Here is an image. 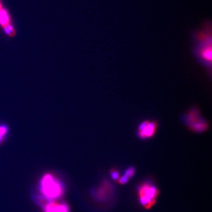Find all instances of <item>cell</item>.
<instances>
[{"instance_id":"6da1fadb","label":"cell","mask_w":212,"mask_h":212,"mask_svg":"<svg viewBox=\"0 0 212 212\" xmlns=\"http://www.w3.org/2000/svg\"><path fill=\"white\" fill-rule=\"evenodd\" d=\"M192 39L194 43L193 52L197 60L211 68L212 61V25L205 22L202 28L194 31Z\"/></svg>"},{"instance_id":"7a4b0ae2","label":"cell","mask_w":212,"mask_h":212,"mask_svg":"<svg viewBox=\"0 0 212 212\" xmlns=\"http://www.w3.org/2000/svg\"><path fill=\"white\" fill-rule=\"evenodd\" d=\"M40 190L43 196L48 200L60 197L63 193L61 183L50 174H46L40 182Z\"/></svg>"},{"instance_id":"3957f363","label":"cell","mask_w":212,"mask_h":212,"mask_svg":"<svg viewBox=\"0 0 212 212\" xmlns=\"http://www.w3.org/2000/svg\"><path fill=\"white\" fill-rule=\"evenodd\" d=\"M138 194L140 202L142 206L145 209H149L155 204L159 192L153 184L145 183L138 188Z\"/></svg>"},{"instance_id":"277c9868","label":"cell","mask_w":212,"mask_h":212,"mask_svg":"<svg viewBox=\"0 0 212 212\" xmlns=\"http://www.w3.org/2000/svg\"><path fill=\"white\" fill-rule=\"evenodd\" d=\"M158 128L156 121L145 120L142 121L137 127L136 135L141 140H148L154 137Z\"/></svg>"},{"instance_id":"5b68a950","label":"cell","mask_w":212,"mask_h":212,"mask_svg":"<svg viewBox=\"0 0 212 212\" xmlns=\"http://www.w3.org/2000/svg\"><path fill=\"white\" fill-rule=\"evenodd\" d=\"M202 117H203L199 110L197 107H193L183 115L182 119L184 123L187 126H189L200 119Z\"/></svg>"},{"instance_id":"8992f818","label":"cell","mask_w":212,"mask_h":212,"mask_svg":"<svg viewBox=\"0 0 212 212\" xmlns=\"http://www.w3.org/2000/svg\"><path fill=\"white\" fill-rule=\"evenodd\" d=\"M187 127L194 133H202L207 130L209 128V123L206 119L202 117L197 121L187 126Z\"/></svg>"},{"instance_id":"52a82bcc","label":"cell","mask_w":212,"mask_h":212,"mask_svg":"<svg viewBox=\"0 0 212 212\" xmlns=\"http://www.w3.org/2000/svg\"><path fill=\"white\" fill-rule=\"evenodd\" d=\"M10 128L5 124H0V145L4 143L6 138L9 135Z\"/></svg>"},{"instance_id":"ba28073f","label":"cell","mask_w":212,"mask_h":212,"mask_svg":"<svg viewBox=\"0 0 212 212\" xmlns=\"http://www.w3.org/2000/svg\"><path fill=\"white\" fill-rule=\"evenodd\" d=\"M0 24L4 27L10 24V18L7 12L5 10H0Z\"/></svg>"},{"instance_id":"9c48e42d","label":"cell","mask_w":212,"mask_h":212,"mask_svg":"<svg viewBox=\"0 0 212 212\" xmlns=\"http://www.w3.org/2000/svg\"><path fill=\"white\" fill-rule=\"evenodd\" d=\"M4 31L5 32V33L9 35L10 37H13L15 36V30L14 29V28L12 27V26H11L10 24L4 26Z\"/></svg>"},{"instance_id":"30bf717a","label":"cell","mask_w":212,"mask_h":212,"mask_svg":"<svg viewBox=\"0 0 212 212\" xmlns=\"http://www.w3.org/2000/svg\"><path fill=\"white\" fill-rule=\"evenodd\" d=\"M135 173V168L133 167H130L129 168H128L125 170V175L130 179V177H132V176H134Z\"/></svg>"},{"instance_id":"8fae6325","label":"cell","mask_w":212,"mask_h":212,"mask_svg":"<svg viewBox=\"0 0 212 212\" xmlns=\"http://www.w3.org/2000/svg\"><path fill=\"white\" fill-rule=\"evenodd\" d=\"M111 174L112 177H113L115 180L118 179L119 173H118V172L117 171H116L115 170H113L111 172Z\"/></svg>"},{"instance_id":"7c38bea8","label":"cell","mask_w":212,"mask_h":212,"mask_svg":"<svg viewBox=\"0 0 212 212\" xmlns=\"http://www.w3.org/2000/svg\"><path fill=\"white\" fill-rule=\"evenodd\" d=\"M129 180V178L127 177V176H125V175H124L122 177H121L119 180V182L121 184H125L127 183Z\"/></svg>"},{"instance_id":"4fadbf2b","label":"cell","mask_w":212,"mask_h":212,"mask_svg":"<svg viewBox=\"0 0 212 212\" xmlns=\"http://www.w3.org/2000/svg\"><path fill=\"white\" fill-rule=\"evenodd\" d=\"M2 6H1V3H0V10H2Z\"/></svg>"}]
</instances>
